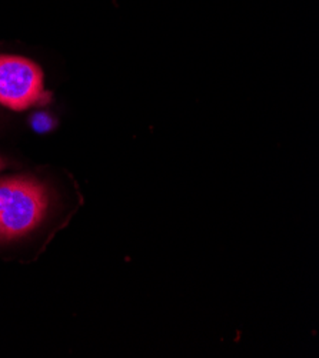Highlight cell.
<instances>
[{
  "instance_id": "cell-1",
  "label": "cell",
  "mask_w": 319,
  "mask_h": 358,
  "mask_svg": "<svg viewBox=\"0 0 319 358\" xmlns=\"http://www.w3.org/2000/svg\"><path fill=\"white\" fill-rule=\"evenodd\" d=\"M49 206L46 189L27 177L0 180V241L25 236L36 229Z\"/></svg>"
},
{
  "instance_id": "cell-2",
  "label": "cell",
  "mask_w": 319,
  "mask_h": 358,
  "mask_svg": "<svg viewBox=\"0 0 319 358\" xmlns=\"http://www.w3.org/2000/svg\"><path fill=\"white\" fill-rule=\"evenodd\" d=\"M49 100L43 71L36 63L20 56H0V104L22 112Z\"/></svg>"
},
{
  "instance_id": "cell-3",
  "label": "cell",
  "mask_w": 319,
  "mask_h": 358,
  "mask_svg": "<svg viewBox=\"0 0 319 358\" xmlns=\"http://www.w3.org/2000/svg\"><path fill=\"white\" fill-rule=\"evenodd\" d=\"M5 167V163H4V160L2 159H0V170H2Z\"/></svg>"
}]
</instances>
